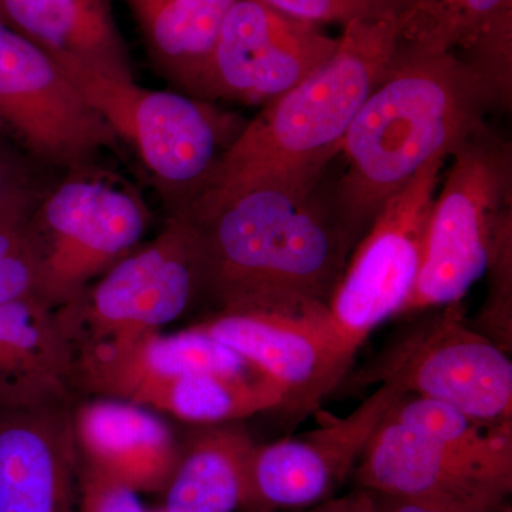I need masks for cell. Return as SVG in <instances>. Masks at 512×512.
I'll use <instances>...</instances> for the list:
<instances>
[{"label":"cell","instance_id":"cell-20","mask_svg":"<svg viewBox=\"0 0 512 512\" xmlns=\"http://www.w3.org/2000/svg\"><path fill=\"white\" fill-rule=\"evenodd\" d=\"M237 0H124L148 57L175 89L195 97L222 23Z\"/></svg>","mask_w":512,"mask_h":512},{"label":"cell","instance_id":"cell-7","mask_svg":"<svg viewBox=\"0 0 512 512\" xmlns=\"http://www.w3.org/2000/svg\"><path fill=\"white\" fill-rule=\"evenodd\" d=\"M197 241L171 214L164 229L56 309L77 350L133 342L180 318L198 298Z\"/></svg>","mask_w":512,"mask_h":512},{"label":"cell","instance_id":"cell-23","mask_svg":"<svg viewBox=\"0 0 512 512\" xmlns=\"http://www.w3.org/2000/svg\"><path fill=\"white\" fill-rule=\"evenodd\" d=\"M389 416L491 466L512 470V423L474 419L447 404L403 394Z\"/></svg>","mask_w":512,"mask_h":512},{"label":"cell","instance_id":"cell-4","mask_svg":"<svg viewBox=\"0 0 512 512\" xmlns=\"http://www.w3.org/2000/svg\"><path fill=\"white\" fill-rule=\"evenodd\" d=\"M419 278L399 315L461 302L512 242V147L485 123L448 158Z\"/></svg>","mask_w":512,"mask_h":512},{"label":"cell","instance_id":"cell-22","mask_svg":"<svg viewBox=\"0 0 512 512\" xmlns=\"http://www.w3.org/2000/svg\"><path fill=\"white\" fill-rule=\"evenodd\" d=\"M400 45L460 53L504 20L512 0H397Z\"/></svg>","mask_w":512,"mask_h":512},{"label":"cell","instance_id":"cell-1","mask_svg":"<svg viewBox=\"0 0 512 512\" xmlns=\"http://www.w3.org/2000/svg\"><path fill=\"white\" fill-rule=\"evenodd\" d=\"M326 173L256 185L171 212L197 241L198 298L215 313L328 306L357 239Z\"/></svg>","mask_w":512,"mask_h":512},{"label":"cell","instance_id":"cell-2","mask_svg":"<svg viewBox=\"0 0 512 512\" xmlns=\"http://www.w3.org/2000/svg\"><path fill=\"white\" fill-rule=\"evenodd\" d=\"M497 110L457 53L400 45L343 138L336 207L357 242L390 198L439 158H450Z\"/></svg>","mask_w":512,"mask_h":512},{"label":"cell","instance_id":"cell-27","mask_svg":"<svg viewBox=\"0 0 512 512\" xmlns=\"http://www.w3.org/2000/svg\"><path fill=\"white\" fill-rule=\"evenodd\" d=\"M36 195L39 194L30 188L25 171L0 147V208Z\"/></svg>","mask_w":512,"mask_h":512},{"label":"cell","instance_id":"cell-16","mask_svg":"<svg viewBox=\"0 0 512 512\" xmlns=\"http://www.w3.org/2000/svg\"><path fill=\"white\" fill-rule=\"evenodd\" d=\"M76 348L36 296L0 305V406L76 403Z\"/></svg>","mask_w":512,"mask_h":512},{"label":"cell","instance_id":"cell-13","mask_svg":"<svg viewBox=\"0 0 512 512\" xmlns=\"http://www.w3.org/2000/svg\"><path fill=\"white\" fill-rule=\"evenodd\" d=\"M353 471L363 490L439 501L464 512L498 511L512 491V470L468 457L389 413Z\"/></svg>","mask_w":512,"mask_h":512},{"label":"cell","instance_id":"cell-25","mask_svg":"<svg viewBox=\"0 0 512 512\" xmlns=\"http://www.w3.org/2000/svg\"><path fill=\"white\" fill-rule=\"evenodd\" d=\"M286 15L316 23H340L396 13L397 0H262Z\"/></svg>","mask_w":512,"mask_h":512},{"label":"cell","instance_id":"cell-18","mask_svg":"<svg viewBox=\"0 0 512 512\" xmlns=\"http://www.w3.org/2000/svg\"><path fill=\"white\" fill-rule=\"evenodd\" d=\"M0 16L52 57L134 80L133 63L110 0H0Z\"/></svg>","mask_w":512,"mask_h":512},{"label":"cell","instance_id":"cell-14","mask_svg":"<svg viewBox=\"0 0 512 512\" xmlns=\"http://www.w3.org/2000/svg\"><path fill=\"white\" fill-rule=\"evenodd\" d=\"M74 407L0 406V512H80Z\"/></svg>","mask_w":512,"mask_h":512},{"label":"cell","instance_id":"cell-24","mask_svg":"<svg viewBox=\"0 0 512 512\" xmlns=\"http://www.w3.org/2000/svg\"><path fill=\"white\" fill-rule=\"evenodd\" d=\"M40 195L0 208V305L36 296L37 265L29 221Z\"/></svg>","mask_w":512,"mask_h":512},{"label":"cell","instance_id":"cell-19","mask_svg":"<svg viewBox=\"0 0 512 512\" xmlns=\"http://www.w3.org/2000/svg\"><path fill=\"white\" fill-rule=\"evenodd\" d=\"M256 443L239 421L191 434L163 490L167 512H235L248 503Z\"/></svg>","mask_w":512,"mask_h":512},{"label":"cell","instance_id":"cell-30","mask_svg":"<svg viewBox=\"0 0 512 512\" xmlns=\"http://www.w3.org/2000/svg\"><path fill=\"white\" fill-rule=\"evenodd\" d=\"M153 512H167V511L163 510V508H160V510L153 511Z\"/></svg>","mask_w":512,"mask_h":512},{"label":"cell","instance_id":"cell-6","mask_svg":"<svg viewBox=\"0 0 512 512\" xmlns=\"http://www.w3.org/2000/svg\"><path fill=\"white\" fill-rule=\"evenodd\" d=\"M150 222L143 195L96 164L67 171L29 221L36 298L59 309L137 248Z\"/></svg>","mask_w":512,"mask_h":512},{"label":"cell","instance_id":"cell-9","mask_svg":"<svg viewBox=\"0 0 512 512\" xmlns=\"http://www.w3.org/2000/svg\"><path fill=\"white\" fill-rule=\"evenodd\" d=\"M0 133L39 163L94 164L124 144L67 79L59 64L0 16Z\"/></svg>","mask_w":512,"mask_h":512},{"label":"cell","instance_id":"cell-12","mask_svg":"<svg viewBox=\"0 0 512 512\" xmlns=\"http://www.w3.org/2000/svg\"><path fill=\"white\" fill-rule=\"evenodd\" d=\"M194 328L278 384L285 393L282 410L298 416L313 412L345 382L356 355L323 305L298 312L215 313Z\"/></svg>","mask_w":512,"mask_h":512},{"label":"cell","instance_id":"cell-26","mask_svg":"<svg viewBox=\"0 0 512 512\" xmlns=\"http://www.w3.org/2000/svg\"><path fill=\"white\" fill-rule=\"evenodd\" d=\"M80 512H148L137 491L80 461Z\"/></svg>","mask_w":512,"mask_h":512},{"label":"cell","instance_id":"cell-21","mask_svg":"<svg viewBox=\"0 0 512 512\" xmlns=\"http://www.w3.org/2000/svg\"><path fill=\"white\" fill-rule=\"evenodd\" d=\"M128 403L171 414L187 423L210 426L282 409L285 393L256 370L238 375L194 373L144 387Z\"/></svg>","mask_w":512,"mask_h":512},{"label":"cell","instance_id":"cell-28","mask_svg":"<svg viewBox=\"0 0 512 512\" xmlns=\"http://www.w3.org/2000/svg\"><path fill=\"white\" fill-rule=\"evenodd\" d=\"M279 512H377L376 495L372 491L357 488L352 493L330 498L312 507Z\"/></svg>","mask_w":512,"mask_h":512},{"label":"cell","instance_id":"cell-3","mask_svg":"<svg viewBox=\"0 0 512 512\" xmlns=\"http://www.w3.org/2000/svg\"><path fill=\"white\" fill-rule=\"evenodd\" d=\"M338 40L335 53L316 72L266 103L242 127L204 188L175 211L329 170L357 111L399 47L396 13L350 22Z\"/></svg>","mask_w":512,"mask_h":512},{"label":"cell","instance_id":"cell-17","mask_svg":"<svg viewBox=\"0 0 512 512\" xmlns=\"http://www.w3.org/2000/svg\"><path fill=\"white\" fill-rule=\"evenodd\" d=\"M80 461L137 493L163 491L180 444L170 427L144 407L101 399L74 407Z\"/></svg>","mask_w":512,"mask_h":512},{"label":"cell","instance_id":"cell-11","mask_svg":"<svg viewBox=\"0 0 512 512\" xmlns=\"http://www.w3.org/2000/svg\"><path fill=\"white\" fill-rule=\"evenodd\" d=\"M338 42L316 23L262 0H237L222 23L195 99L265 106L316 72Z\"/></svg>","mask_w":512,"mask_h":512},{"label":"cell","instance_id":"cell-15","mask_svg":"<svg viewBox=\"0 0 512 512\" xmlns=\"http://www.w3.org/2000/svg\"><path fill=\"white\" fill-rule=\"evenodd\" d=\"M255 370L234 350L194 326L161 335L151 332L133 342L76 352L79 394L128 402L144 387L194 373L238 375Z\"/></svg>","mask_w":512,"mask_h":512},{"label":"cell","instance_id":"cell-10","mask_svg":"<svg viewBox=\"0 0 512 512\" xmlns=\"http://www.w3.org/2000/svg\"><path fill=\"white\" fill-rule=\"evenodd\" d=\"M447 163V158L433 161L390 198L350 254L328 311L356 352L380 323L399 316L416 285L431 207Z\"/></svg>","mask_w":512,"mask_h":512},{"label":"cell","instance_id":"cell-8","mask_svg":"<svg viewBox=\"0 0 512 512\" xmlns=\"http://www.w3.org/2000/svg\"><path fill=\"white\" fill-rule=\"evenodd\" d=\"M353 382L396 383L406 394L447 404L474 419L512 423L510 356L467 325L460 302L407 329Z\"/></svg>","mask_w":512,"mask_h":512},{"label":"cell","instance_id":"cell-29","mask_svg":"<svg viewBox=\"0 0 512 512\" xmlns=\"http://www.w3.org/2000/svg\"><path fill=\"white\" fill-rule=\"evenodd\" d=\"M375 494V493H373ZM376 495L377 512H464L439 501Z\"/></svg>","mask_w":512,"mask_h":512},{"label":"cell","instance_id":"cell-5","mask_svg":"<svg viewBox=\"0 0 512 512\" xmlns=\"http://www.w3.org/2000/svg\"><path fill=\"white\" fill-rule=\"evenodd\" d=\"M53 59L121 143L136 151L171 211L204 188L245 126L210 101L144 89L136 80L114 79L66 57Z\"/></svg>","mask_w":512,"mask_h":512}]
</instances>
